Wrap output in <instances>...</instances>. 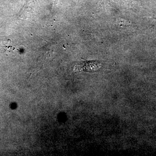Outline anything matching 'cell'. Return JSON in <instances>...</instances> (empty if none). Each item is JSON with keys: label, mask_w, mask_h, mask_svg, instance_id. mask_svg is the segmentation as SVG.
Returning <instances> with one entry per match:
<instances>
[{"label": "cell", "mask_w": 156, "mask_h": 156, "mask_svg": "<svg viewBox=\"0 0 156 156\" xmlns=\"http://www.w3.org/2000/svg\"><path fill=\"white\" fill-rule=\"evenodd\" d=\"M81 70L87 72L96 71L101 67L100 63L97 61H85L83 62Z\"/></svg>", "instance_id": "cell-1"}]
</instances>
